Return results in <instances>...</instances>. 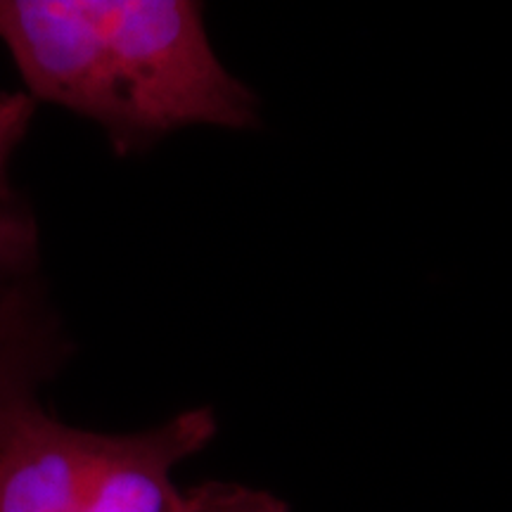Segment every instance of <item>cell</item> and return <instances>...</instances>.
<instances>
[{"label": "cell", "instance_id": "obj_1", "mask_svg": "<svg viewBox=\"0 0 512 512\" xmlns=\"http://www.w3.org/2000/svg\"><path fill=\"white\" fill-rule=\"evenodd\" d=\"M27 93L107 133L121 157L185 126L252 128L259 100L223 67L190 0H0Z\"/></svg>", "mask_w": 512, "mask_h": 512}, {"label": "cell", "instance_id": "obj_2", "mask_svg": "<svg viewBox=\"0 0 512 512\" xmlns=\"http://www.w3.org/2000/svg\"><path fill=\"white\" fill-rule=\"evenodd\" d=\"M112 441L50 418L38 399L24 403L0 434V512H76Z\"/></svg>", "mask_w": 512, "mask_h": 512}, {"label": "cell", "instance_id": "obj_3", "mask_svg": "<svg viewBox=\"0 0 512 512\" xmlns=\"http://www.w3.org/2000/svg\"><path fill=\"white\" fill-rule=\"evenodd\" d=\"M211 408H190L145 432L114 434L110 456L76 512H169L174 470L216 437Z\"/></svg>", "mask_w": 512, "mask_h": 512}, {"label": "cell", "instance_id": "obj_4", "mask_svg": "<svg viewBox=\"0 0 512 512\" xmlns=\"http://www.w3.org/2000/svg\"><path fill=\"white\" fill-rule=\"evenodd\" d=\"M50 309L38 221L17 195L0 207V339Z\"/></svg>", "mask_w": 512, "mask_h": 512}, {"label": "cell", "instance_id": "obj_5", "mask_svg": "<svg viewBox=\"0 0 512 512\" xmlns=\"http://www.w3.org/2000/svg\"><path fill=\"white\" fill-rule=\"evenodd\" d=\"M72 351V339L55 309L0 339V434L17 408L38 399L43 384L60 373Z\"/></svg>", "mask_w": 512, "mask_h": 512}, {"label": "cell", "instance_id": "obj_6", "mask_svg": "<svg viewBox=\"0 0 512 512\" xmlns=\"http://www.w3.org/2000/svg\"><path fill=\"white\" fill-rule=\"evenodd\" d=\"M169 512H290L283 498L245 484L204 482L178 491Z\"/></svg>", "mask_w": 512, "mask_h": 512}, {"label": "cell", "instance_id": "obj_7", "mask_svg": "<svg viewBox=\"0 0 512 512\" xmlns=\"http://www.w3.org/2000/svg\"><path fill=\"white\" fill-rule=\"evenodd\" d=\"M38 102L29 93H0V207L15 200L8 166L15 147L27 136Z\"/></svg>", "mask_w": 512, "mask_h": 512}]
</instances>
